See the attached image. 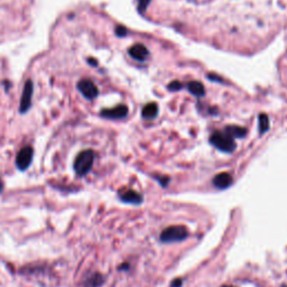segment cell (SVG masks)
Segmentation results:
<instances>
[{
    "mask_svg": "<svg viewBox=\"0 0 287 287\" xmlns=\"http://www.w3.org/2000/svg\"><path fill=\"white\" fill-rule=\"evenodd\" d=\"M33 82L31 80L26 81L25 86L21 98V105H19V111L21 114H26L32 106V98H33Z\"/></svg>",
    "mask_w": 287,
    "mask_h": 287,
    "instance_id": "6",
    "label": "cell"
},
{
    "mask_svg": "<svg viewBox=\"0 0 287 287\" xmlns=\"http://www.w3.org/2000/svg\"><path fill=\"white\" fill-rule=\"evenodd\" d=\"M33 155L34 150L31 146H26V147L19 150L16 157V166L19 171H26L29 167V165H31L33 160Z\"/></svg>",
    "mask_w": 287,
    "mask_h": 287,
    "instance_id": "4",
    "label": "cell"
},
{
    "mask_svg": "<svg viewBox=\"0 0 287 287\" xmlns=\"http://www.w3.org/2000/svg\"><path fill=\"white\" fill-rule=\"evenodd\" d=\"M187 89L191 92L193 95L199 97L201 98L204 94H206V89H204V85L199 81H192L187 83Z\"/></svg>",
    "mask_w": 287,
    "mask_h": 287,
    "instance_id": "12",
    "label": "cell"
},
{
    "mask_svg": "<svg viewBox=\"0 0 287 287\" xmlns=\"http://www.w3.org/2000/svg\"><path fill=\"white\" fill-rule=\"evenodd\" d=\"M94 162V153L93 150L87 149L80 153L74 160V171L80 176H84L90 172L92 165Z\"/></svg>",
    "mask_w": 287,
    "mask_h": 287,
    "instance_id": "2",
    "label": "cell"
},
{
    "mask_svg": "<svg viewBox=\"0 0 287 287\" xmlns=\"http://www.w3.org/2000/svg\"><path fill=\"white\" fill-rule=\"evenodd\" d=\"M149 4H150V0H138V12L142 15H144Z\"/></svg>",
    "mask_w": 287,
    "mask_h": 287,
    "instance_id": "15",
    "label": "cell"
},
{
    "mask_svg": "<svg viewBox=\"0 0 287 287\" xmlns=\"http://www.w3.org/2000/svg\"><path fill=\"white\" fill-rule=\"evenodd\" d=\"M127 29H126V27L124 26H117L116 27V35L117 36H119V37H124L127 35Z\"/></svg>",
    "mask_w": 287,
    "mask_h": 287,
    "instance_id": "17",
    "label": "cell"
},
{
    "mask_svg": "<svg viewBox=\"0 0 287 287\" xmlns=\"http://www.w3.org/2000/svg\"><path fill=\"white\" fill-rule=\"evenodd\" d=\"M222 287H235V286H222Z\"/></svg>",
    "mask_w": 287,
    "mask_h": 287,
    "instance_id": "21",
    "label": "cell"
},
{
    "mask_svg": "<svg viewBox=\"0 0 287 287\" xmlns=\"http://www.w3.org/2000/svg\"><path fill=\"white\" fill-rule=\"evenodd\" d=\"M129 55L134 58L136 61L144 62L147 60V57L149 56V52L147 50L144 44H136V45L131 46L128 50Z\"/></svg>",
    "mask_w": 287,
    "mask_h": 287,
    "instance_id": "8",
    "label": "cell"
},
{
    "mask_svg": "<svg viewBox=\"0 0 287 287\" xmlns=\"http://www.w3.org/2000/svg\"><path fill=\"white\" fill-rule=\"evenodd\" d=\"M128 115V107L125 105H119L111 109H104L100 113V116L107 119L111 120H119L124 119Z\"/></svg>",
    "mask_w": 287,
    "mask_h": 287,
    "instance_id": "7",
    "label": "cell"
},
{
    "mask_svg": "<svg viewBox=\"0 0 287 287\" xmlns=\"http://www.w3.org/2000/svg\"><path fill=\"white\" fill-rule=\"evenodd\" d=\"M90 63V64H92L93 66H97V64H98V63H97L95 61H93V60H91V58H89V61H87Z\"/></svg>",
    "mask_w": 287,
    "mask_h": 287,
    "instance_id": "19",
    "label": "cell"
},
{
    "mask_svg": "<svg viewBox=\"0 0 287 287\" xmlns=\"http://www.w3.org/2000/svg\"><path fill=\"white\" fill-rule=\"evenodd\" d=\"M187 237V230L183 226H173L165 229L160 235V241L162 242H177L183 241Z\"/></svg>",
    "mask_w": 287,
    "mask_h": 287,
    "instance_id": "3",
    "label": "cell"
},
{
    "mask_svg": "<svg viewBox=\"0 0 287 287\" xmlns=\"http://www.w3.org/2000/svg\"><path fill=\"white\" fill-rule=\"evenodd\" d=\"M210 144L223 153H232L237 147L235 138H232L226 130L215 131L210 136Z\"/></svg>",
    "mask_w": 287,
    "mask_h": 287,
    "instance_id": "1",
    "label": "cell"
},
{
    "mask_svg": "<svg viewBox=\"0 0 287 287\" xmlns=\"http://www.w3.org/2000/svg\"><path fill=\"white\" fill-rule=\"evenodd\" d=\"M209 80H212V81H217V82H222L221 80V77H215V75L213 74H209Z\"/></svg>",
    "mask_w": 287,
    "mask_h": 287,
    "instance_id": "18",
    "label": "cell"
},
{
    "mask_svg": "<svg viewBox=\"0 0 287 287\" xmlns=\"http://www.w3.org/2000/svg\"><path fill=\"white\" fill-rule=\"evenodd\" d=\"M77 90H79L82 95L84 97L85 99H95L99 94V90L97 85L92 82L91 80H81L77 82Z\"/></svg>",
    "mask_w": 287,
    "mask_h": 287,
    "instance_id": "5",
    "label": "cell"
},
{
    "mask_svg": "<svg viewBox=\"0 0 287 287\" xmlns=\"http://www.w3.org/2000/svg\"><path fill=\"white\" fill-rule=\"evenodd\" d=\"M168 90L169 91H178V90H181L182 87H183V85H182V83L181 82H178V81H173V82H171V83L168 84Z\"/></svg>",
    "mask_w": 287,
    "mask_h": 287,
    "instance_id": "16",
    "label": "cell"
},
{
    "mask_svg": "<svg viewBox=\"0 0 287 287\" xmlns=\"http://www.w3.org/2000/svg\"><path fill=\"white\" fill-rule=\"evenodd\" d=\"M157 115H158V107L156 104H154V102L147 104L143 108L142 116H143V118H145V119L153 120V119L156 118Z\"/></svg>",
    "mask_w": 287,
    "mask_h": 287,
    "instance_id": "10",
    "label": "cell"
},
{
    "mask_svg": "<svg viewBox=\"0 0 287 287\" xmlns=\"http://www.w3.org/2000/svg\"><path fill=\"white\" fill-rule=\"evenodd\" d=\"M225 130L232 138H244L247 134L246 128L238 127V126H227Z\"/></svg>",
    "mask_w": 287,
    "mask_h": 287,
    "instance_id": "13",
    "label": "cell"
},
{
    "mask_svg": "<svg viewBox=\"0 0 287 287\" xmlns=\"http://www.w3.org/2000/svg\"><path fill=\"white\" fill-rule=\"evenodd\" d=\"M3 189H4V183H3L2 179H0V193L3 192Z\"/></svg>",
    "mask_w": 287,
    "mask_h": 287,
    "instance_id": "20",
    "label": "cell"
},
{
    "mask_svg": "<svg viewBox=\"0 0 287 287\" xmlns=\"http://www.w3.org/2000/svg\"><path fill=\"white\" fill-rule=\"evenodd\" d=\"M121 200L127 203H133V204H139L143 201V197L140 196L139 193L133 191V189H129V191L125 192L124 194H121Z\"/></svg>",
    "mask_w": 287,
    "mask_h": 287,
    "instance_id": "11",
    "label": "cell"
},
{
    "mask_svg": "<svg viewBox=\"0 0 287 287\" xmlns=\"http://www.w3.org/2000/svg\"><path fill=\"white\" fill-rule=\"evenodd\" d=\"M232 181H233L232 176L229 173H220L213 178V185H215L217 188L225 189L231 185Z\"/></svg>",
    "mask_w": 287,
    "mask_h": 287,
    "instance_id": "9",
    "label": "cell"
},
{
    "mask_svg": "<svg viewBox=\"0 0 287 287\" xmlns=\"http://www.w3.org/2000/svg\"><path fill=\"white\" fill-rule=\"evenodd\" d=\"M269 130V118L268 116L265 114H261L259 116V133L261 135L266 134Z\"/></svg>",
    "mask_w": 287,
    "mask_h": 287,
    "instance_id": "14",
    "label": "cell"
}]
</instances>
